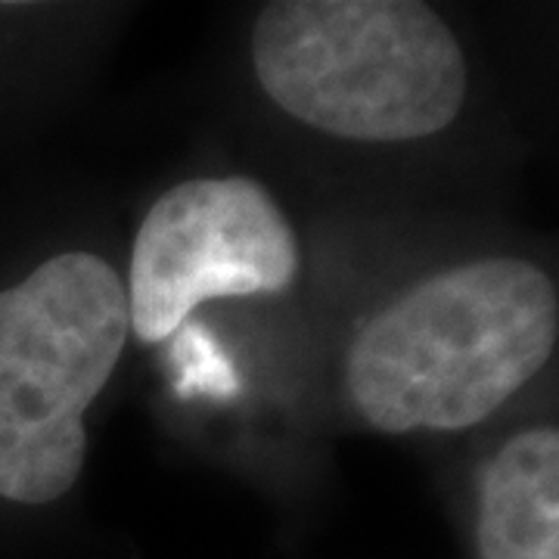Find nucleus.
<instances>
[{
    "mask_svg": "<svg viewBox=\"0 0 559 559\" xmlns=\"http://www.w3.org/2000/svg\"><path fill=\"white\" fill-rule=\"evenodd\" d=\"M264 97L305 128L352 143H414L454 124L469 62L419 0H277L252 25Z\"/></svg>",
    "mask_w": 559,
    "mask_h": 559,
    "instance_id": "2",
    "label": "nucleus"
},
{
    "mask_svg": "<svg viewBox=\"0 0 559 559\" xmlns=\"http://www.w3.org/2000/svg\"><path fill=\"white\" fill-rule=\"evenodd\" d=\"M131 336L124 280L66 249L0 283V507L60 503L87 460L84 417Z\"/></svg>",
    "mask_w": 559,
    "mask_h": 559,
    "instance_id": "3",
    "label": "nucleus"
},
{
    "mask_svg": "<svg viewBox=\"0 0 559 559\" xmlns=\"http://www.w3.org/2000/svg\"><path fill=\"white\" fill-rule=\"evenodd\" d=\"M299 274V237L264 183L180 180L150 205L131 246V333L165 342L202 301L280 296Z\"/></svg>",
    "mask_w": 559,
    "mask_h": 559,
    "instance_id": "4",
    "label": "nucleus"
},
{
    "mask_svg": "<svg viewBox=\"0 0 559 559\" xmlns=\"http://www.w3.org/2000/svg\"><path fill=\"white\" fill-rule=\"evenodd\" d=\"M476 559H559V432L532 426L481 466Z\"/></svg>",
    "mask_w": 559,
    "mask_h": 559,
    "instance_id": "5",
    "label": "nucleus"
},
{
    "mask_svg": "<svg viewBox=\"0 0 559 559\" xmlns=\"http://www.w3.org/2000/svg\"><path fill=\"white\" fill-rule=\"evenodd\" d=\"M554 277L488 255L436 271L367 320L345 355V392L385 436L463 432L495 417L550 364Z\"/></svg>",
    "mask_w": 559,
    "mask_h": 559,
    "instance_id": "1",
    "label": "nucleus"
}]
</instances>
